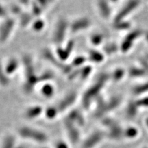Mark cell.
Returning <instances> with one entry per match:
<instances>
[{"label": "cell", "mask_w": 148, "mask_h": 148, "mask_svg": "<svg viewBox=\"0 0 148 148\" xmlns=\"http://www.w3.org/2000/svg\"><path fill=\"white\" fill-rule=\"evenodd\" d=\"M108 75H106V74L102 75L99 78H98V80L95 83V85H92L85 92L82 99L83 107H85V108L90 107L91 102L92 101L93 98L100 94V92L106 85V82L108 80Z\"/></svg>", "instance_id": "cell-1"}, {"label": "cell", "mask_w": 148, "mask_h": 148, "mask_svg": "<svg viewBox=\"0 0 148 148\" xmlns=\"http://www.w3.org/2000/svg\"><path fill=\"white\" fill-rule=\"evenodd\" d=\"M19 135L24 139H28L38 143H45L48 140V137L44 132L28 127L21 128Z\"/></svg>", "instance_id": "cell-2"}, {"label": "cell", "mask_w": 148, "mask_h": 148, "mask_svg": "<svg viewBox=\"0 0 148 148\" xmlns=\"http://www.w3.org/2000/svg\"><path fill=\"white\" fill-rule=\"evenodd\" d=\"M69 27L70 25L66 20L61 19L58 22L54 34V41L58 45H61L64 42Z\"/></svg>", "instance_id": "cell-3"}, {"label": "cell", "mask_w": 148, "mask_h": 148, "mask_svg": "<svg viewBox=\"0 0 148 148\" xmlns=\"http://www.w3.org/2000/svg\"><path fill=\"white\" fill-rule=\"evenodd\" d=\"M140 1L139 0H130V1L127 3L117 16L114 18V22L116 23L123 21V18H125L128 15H129L134 9H135L138 5H139Z\"/></svg>", "instance_id": "cell-4"}, {"label": "cell", "mask_w": 148, "mask_h": 148, "mask_svg": "<svg viewBox=\"0 0 148 148\" xmlns=\"http://www.w3.org/2000/svg\"><path fill=\"white\" fill-rule=\"evenodd\" d=\"M104 133L101 131H96L88 137L83 142L82 148H93L103 140Z\"/></svg>", "instance_id": "cell-5"}, {"label": "cell", "mask_w": 148, "mask_h": 148, "mask_svg": "<svg viewBox=\"0 0 148 148\" xmlns=\"http://www.w3.org/2000/svg\"><path fill=\"white\" fill-rule=\"evenodd\" d=\"M15 25V22L13 18H8L1 25V43H6L11 36Z\"/></svg>", "instance_id": "cell-6"}, {"label": "cell", "mask_w": 148, "mask_h": 148, "mask_svg": "<svg viewBox=\"0 0 148 148\" xmlns=\"http://www.w3.org/2000/svg\"><path fill=\"white\" fill-rule=\"evenodd\" d=\"M91 25V21L86 17L78 18L74 21L69 27V29L72 33L85 30Z\"/></svg>", "instance_id": "cell-7"}, {"label": "cell", "mask_w": 148, "mask_h": 148, "mask_svg": "<svg viewBox=\"0 0 148 148\" xmlns=\"http://www.w3.org/2000/svg\"><path fill=\"white\" fill-rule=\"evenodd\" d=\"M65 125L71 141L73 143H77L80 139V133L78 128L77 127V125L69 120L67 118L65 120Z\"/></svg>", "instance_id": "cell-8"}, {"label": "cell", "mask_w": 148, "mask_h": 148, "mask_svg": "<svg viewBox=\"0 0 148 148\" xmlns=\"http://www.w3.org/2000/svg\"><path fill=\"white\" fill-rule=\"evenodd\" d=\"M77 98V95L75 92H72L66 95L64 98L59 102L57 108L59 112H64L75 103Z\"/></svg>", "instance_id": "cell-9"}, {"label": "cell", "mask_w": 148, "mask_h": 148, "mask_svg": "<svg viewBox=\"0 0 148 148\" xmlns=\"http://www.w3.org/2000/svg\"><path fill=\"white\" fill-rule=\"evenodd\" d=\"M108 129L109 137L112 140H119L124 137V129L116 121L109 127Z\"/></svg>", "instance_id": "cell-10"}, {"label": "cell", "mask_w": 148, "mask_h": 148, "mask_svg": "<svg viewBox=\"0 0 148 148\" xmlns=\"http://www.w3.org/2000/svg\"><path fill=\"white\" fill-rule=\"evenodd\" d=\"M98 7L101 16L104 18H108L111 16V8L108 0H98Z\"/></svg>", "instance_id": "cell-11"}, {"label": "cell", "mask_w": 148, "mask_h": 148, "mask_svg": "<svg viewBox=\"0 0 148 148\" xmlns=\"http://www.w3.org/2000/svg\"><path fill=\"white\" fill-rule=\"evenodd\" d=\"M73 46V43L72 41H70L69 43L65 48H62L61 46L57 49L56 54L58 57L61 61H66L70 56Z\"/></svg>", "instance_id": "cell-12"}, {"label": "cell", "mask_w": 148, "mask_h": 148, "mask_svg": "<svg viewBox=\"0 0 148 148\" xmlns=\"http://www.w3.org/2000/svg\"><path fill=\"white\" fill-rule=\"evenodd\" d=\"M67 118L79 127L84 125L85 124L84 117H83L82 114L77 110L71 111Z\"/></svg>", "instance_id": "cell-13"}, {"label": "cell", "mask_w": 148, "mask_h": 148, "mask_svg": "<svg viewBox=\"0 0 148 148\" xmlns=\"http://www.w3.org/2000/svg\"><path fill=\"white\" fill-rule=\"evenodd\" d=\"M18 66H19V63H18L17 59H11L6 64L5 67H4V73L7 75H12L17 71Z\"/></svg>", "instance_id": "cell-14"}, {"label": "cell", "mask_w": 148, "mask_h": 148, "mask_svg": "<svg viewBox=\"0 0 148 148\" xmlns=\"http://www.w3.org/2000/svg\"><path fill=\"white\" fill-rule=\"evenodd\" d=\"M43 108L40 106H34L28 109L25 112V116L29 119H34L41 114Z\"/></svg>", "instance_id": "cell-15"}, {"label": "cell", "mask_w": 148, "mask_h": 148, "mask_svg": "<svg viewBox=\"0 0 148 148\" xmlns=\"http://www.w3.org/2000/svg\"><path fill=\"white\" fill-rule=\"evenodd\" d=\"M89 60L95 63H101L104 60V54L96 50H91L89 52Z\"/></svg>", "instance_id": "cell-16"}, {"label": "cell", "mask_w": 148, "mask_h": 148, "mask_svg": "<svg viewBox=\"0 0 148 148\" xmlns=\"http://www.w3.org/2000/svg\"><path fill=\"white\" fill-rule=\"evenodd\" d=\"M139 135L138 129L135 127H129L124 130V138L133 140Z\"/></svg>", "instance_id": "cell-17"}, {"label": "cell", "mask_w": 148, "mask_h": 148, "mask_svg": "<svg viewBox=\"0 0 148 148\" xmlns=\"http://www.w3.org/2000/svg\"><path fill=\"white\" fill-rule=\"evenodd\" d=\"M41 92L46 98H51L54 94V86L51 83H46L41 88Z\"/></svg>", "instance_id": "cell-18"}, {"label": "cell", "mask_w": 148, "mask_h": 148, "mask_svg": "<svg viewBox=\"0 0 148 148\" xmlns=\"http://www.w3.org/2000/svg\"><path fill=\"white\" fill-rule=\"evenodd\" d=\"M46 117L48 119H54L56 117L59 112V110L57 107H54V106H50L48 108L45 110Z\"/></svg>", "instance_id": "cell-19"}, {"label": "cell", "mask_w": 148, "mask_h": 148, "mask_svg": "<svg viewBox=\"0 0 148 148\" xmlns=\"http://www.w3.org/2000/svg\"><path fill=\"white\" fill-rule=\"evenodd\" d=\"M139 107L136 104V102L135 103H130L128 106V108L127 109V114L129 117H135L137 113H138V108Z\"/></svg>", "instance_id": "cell-20"}, {"label": "cell", "mask_w": 148, "mask_h": 148, "mask_svg": "<svg viewBox=\"0 0 148 148\" xmlns=\"http://www.w3.org/2000/svg\"><path fill=\"white\" fill-rule=\"evenodd\" d=\"M15 139L12 136H8L5 139L2 148H16Z\"/></svg>", "instance_id": "cell-21"}, {"label": "cell", "mask_w": 148, "mask_h": 148, "mask_svg": "<svg viewBox=\"0 0 148 148\" xmlns=\"http://www.w3.org/2000/svg\"><path fill=\"white\" fill-rule=\"evenodd\" d=\"M32 29L36 32H40L41 30H43V29L45 27V21L42 19H36L35 21L33 24H32Z\"/></svg>", "instance_id": "cell-22"}, {"label": "cell", "mask_w": 148, "mask_h": 148, "mask_svg": "<svg viewBox=\"0 0 148 148\" xmlns=\"http://www.w3.org/2000/svg\"><path fill=\"white\" fill-rule=\"evenodd\" d=\"M104 40V36L99 34H93L91 37V43L92 45L95 46H99L102 44Z\"/></svg>", "instance_id": "cell-23"}, {"label": "cell", "mask_w": 148, "mask_h": 148, "mask_svg": "<svg viewBox=\"0 0 148 148\" xmlns=\"http://www.w3.org/2000/svg\"><path fill=\"white\" fill-rule=\"evenodd\" d=\"M118 47L114 43L109 44V45L106 46L104 47V52L108 55H112L114 54L118 50Z\"/></svg>", "instance_id": "cell-24"}, {"label": "cell", "mask_w": 148, "mask_h": 148, "mask_svg": "<svg viewBox=\"0 0 148 148\" xmlns=\"http://www.w3.org/2000/svg\"><path fill=\"white\" fill-rule=\"evenodd\" d=\"M86 61V58L84 56H78L73 60L72 64L74 67H80L84 64Z\"/></svg>", "instance_id": "cell-25"}, {"label": "cell", "mask_w": 148, "mask_h": 148, "mask_svg": "<svg viewBox=\"0 0 148 148\" xmlns=\"http://www.w3.org/2000/svg\"><path fill=\"white\" fill-rule=\"evenodd\" d=\"M125 75V72L122 69H118L115 70L112 75V78L115 81H119L122 80Z\"/></svg>", "instance_id": "cell-26"}, {"label": "cell", "mask_w": 148, "mask_h": 148, "mask_svg": "<svg viewBox=\"0 0 148 148\" xmlns=\"http://www.w3.org/2000/svg\"><path fill=\"white\" fill-rule=\"evenodd\" d=\"M92 71V67L90 66H85L84 69H80V76L83 80H85L86 78L88 77Z\"/></svg>", "instance_id": "cell-27"}, {"label": "cell", "mask_w": 148, "mask_h": 148, "mask_svg": "<svg viewBox=\"0 0 148 148\" xmlns=\"http://www.w3.org/2000/svg\"><path fill=\"white\" fill-rule=\"evenodd\" d=\"M130 24L129 23L123 22V21L115 23L114 24L115 29L118 30H123L125 29H127L130 27Z\"/></svg>", "instance_id": "cell-28"}, {"label": "cell", "mask_w": 148, "mask_h": 148, "mask_svg": "<svg viewBox=\"0 0 148 148\" xmlns=\"http://www.w3.org/2000/svg\"><path fill=\"white\" fill-rule=\"evenodd\" d=\"M148 91V85H145L143 86H138L133 90L134 93L135 95H140V93H143L146 91Z\"/></svg>", "instance_id": "cell-29"}, {"label": "cell", "mask_w": 148, "mask_h": 148, "mask_svg": "<svg viewBox=\"0 0 148 148\" xmlns=\"http://www.w3.org/2000/svg\"><path fill=\"white\" fill-rule=\"evenodd\" d=\"M32 12H33L34 16H40L41 14V12H42L41 6H40L38 3L36 4L35 5H32Z\"/></svg>", "instance_id": "cell-30"}, {"label": "cell", "mask_w": 148, "mask_h": 148, "mask_svg": "<svg viewBox=\"0 0 148 148\" xmlns=\"http://www.w3.org/2000/svg\"><path fill=\"white\" fill-rule=\"evenodd\" d=\"M136 103L138 107L148 108V98H145L139 99L136 101Z\"/></svg>", "instance_id": "cell-31"}, {"label": "cell", "mask_w": 148, "mask_h": 148, "mask_svg": "<svg viewBox=\"0 0 148 148\" xmlns=\"http://www.w3.org/2000/svg\"><path fill=\"white\" fill-rule=\"evenodd\" d=\"M31 21V17L29 14H25V15H23L22 17V25L24 27H26L28 25V24H29V22Z\"/></svg>", "instance_id": "cell-32"}, {"label": "cell", "mask_w": 148, "mask_h": 148, "mask_svg": "<svg viewBox=\"0 0 148 148\" xmlns=\"http://www.w3.org/2000/svg\"><path fill=\"white\" fill-rule=\"evenodd\" d=\"M56 148H69V146L66 143L63 141H59L56 145Z\"/></svg>", "instance_id": "cell-33"}, {"label": "cell", "mask_w": 148, "mask_h": 148, "mask_svg": "<svg viewBox=\"0 0 148 148\" xmlns=\"http://www.w3.org/2000/svg\"><path fill=\"white\" fill-rule=\"evenodd\" d=\"M37 2H38V4L41 7L42 6H46L47 5V3H48V0H36Z\"/></svg>", "instance_id": "cell-34"}, {"label": "cell", "mask_w": 148, "mask_h": 148, "mask_svg": "<svg viewBox=\"0 0 148 148\" xmlns=\"http://www.w3.org/2000/svg\"><path fill=\"white\" fill-rule=\"evenodd\" d=\"M20 1L22 3H28L29 2V0H20Z\"/></svg>", "instance_id": "cell-35"}, {"label": "cell", "mask_w": 148, "mask_h": 148, "mask_svg": "<svg viewBox=\"0 0 148 148\" xmlns=\"http://www.w3.org/2000/svg\"><path fill=\"white\" fill-rule=\"evenodd\" d=\"M145 125L146 127L148 128V118H146V119L145 120Z\"/></svg>", "instance_id": "cell-36"}, {"label": "cell", "mask_w": 148, "mask_h": 148, "mask_svg": "<svg viewBox=\"0 0 148 148\" xmlns=\"http://www.w3.org/2000/svg\"><path fill=\"white\" fill-rule=\"evenodd\" d=\"M110 1L111 2H112V3H115V2H117V1H119V0H110Z\"/></svg>", "instance_id": "cell-37"}, {"label": "cell", "mask_w": 148, "mask_h": 148, "mask_svg": "<svg viewBox=\"0 0 148 148\" xmlns=\"http://www.w3.org/2000/svg\"><path fill=\"white\" fill-rule=\"evenodd\" d=\"M143 148H148V147H143Z\"/></svg>", "instance_id": "cell-38"}, {"label": "cell", "mask_w": 148, "mask_h": 148, "mask_svg": "<svg viewBox=\"0 0 148 148\" xmlns=\"http://www.w3.org/2000/svg\"><path fill=\"white\" fill-rule=\"evenodd\" d=\"M42 148H47V147H42Z\"/></svg>", "instance_id": "cell-39"}]
</instances>
